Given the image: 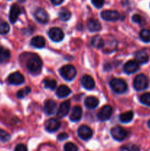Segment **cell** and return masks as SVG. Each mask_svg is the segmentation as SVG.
<instances>
[{"mask_svg": "<svg viewBox=\"0 0 150 151\" xmlns=\"http://www.w3.org/2000/svg\"><path fill=\"white\" fill-rule=\"evenodd\" d=\"M139 69V64L135 60H129L124 65V72L126 74L130 75V74L135 73V72Z\"/></svg>", "mask_w": 150, "mask_h": 151, "instance_id": "cell-12", "label": "cell"}, {"mask_svg": "<svg viewBox=\"0 0 150 151\" xmlns=\"http://www.w3.org/2000/svg\"><path fill=\"white\" fill-rule=\"evenodd\" d=\"M147 125H148V127L150 128V120L148 121V122H147Z\"/></svg>", "mask_w": 150, "mask_h": 151, "instance_id": "cell-41", "label": "cell"}, {"mask_svg": "<svg viewBox=\"0 0 150 151\" xmlns=\"http://www.w3.org/2000/svg\"><path fill=\"white\" fill-rule=\"evenodd\" d=\"M10 139V135L4 130L0 129V141L2 142H6Z\"/></svg>", "mask_w": 150, "mask_h": 151, "instance_id": "cell-34", "label": "cell"}, {"mask_svg": "<svg viewBox=\"0 0 150 151\" xmlns=\"http://www.w3.org/2000/svg\"><path fill=\"white\" fill-rule=\"evenodd\" d=\"M10 57V52L7 49L0 46V63L8 60Z\"/></svg>", "mask_w": 150, "mask_h": 151, "instance_id": "cell-26", "label": "cell"}, {"mask_svg": "<svg viewBox=\"0 0 150 151\" xmlns=\"http://www.w3.org/2000/svg\"><path fill=\"white\" fill-rule=\"evenodd\" d=\"M50 1L54 5H60L63 2L64 0H50Z\"/></svg>", "mask_w": 150, "mask_h": 151, "instance_id": "cell-40", "label": "cell"}, {"mask_svg": "<svg viewBox=\"0 0 150 151\" xmlns=\"http://www.w3.org/2000/svg\"><path fill=\"white\" fill-rule=\"evenodd\" d=\"M69 110H70V101L67 100L60 104L58 110L57 112V116L60 119L64 117L69 114Z\"/></svg>", "mask_w": 150, "mask_h": 151, "instance_id": "cell-16", "label": "cell"}, {"mask_svg": "<svg viewBox=\"0 0 150 151\" xmlns=\"http://www.w3.org/2000/svg\"><path fill=\"white\" fill-rule=\"evenodd\" d=\"M68 138H69V135H68L66 133H61V134H59L58 137H57V140L60 142H62L67 139Z\"/></svg>", "mask_w": 150, "mask_h": 151, "instance_id": "cell-38", "label": "cell"}, {"mask_svg": "<svg viewBox=\"0 0 150 151\" xmlns=\"http://www.w3.org/2000/svg\"><path fill=\"white\" fill-rule=\"evenodd\" d=\"M91 44L94 48L99 49L104 46V41L100 35H95L91 38Z\"/></svg>", "mask_w": 150, "mask_h": 151, "instance_id": "cell-24", "label": "cell"}, {"mask_svg": "<svg viewBox=\"0 0 150 151\" xmlns=\"http://www.w3.org/2000/svg\"><path fill=\"white\" fill-rule=\"evenodd\" d=\"M60 122L56 119H49L45 122V128L48 132L53 133L60 128Z\"/></svg>", "mask_w": 150, "mask_h": 151, "instance_id": "cell-13", "label": "cell"}, {"mask_svg": "<svg viewBox=\"0 0 150 151\" xmlns=\"http://www.w3.org/2000/svg\"><path fill=\"white\" fill-rule=\"evenodd\" d=\"M60 74L66 81H71L76 77V70L72 65H66L60 69Z\"/></svg>", "mask_w": 150, "mask_h": 151, "instance_id": "cell-3", "label": "cell"}, {"mask_svg": "<svg viewBox=\"0 0 150 151\" xmlns=\"http://www.w3.org/2000/svg\"><path fill=\"white\" fill-rule=\"evenodd\" d=\"M30 44L35 48H44L46 45L45 38L42 36H39V35L35 36L31 40Z\"/></svg>", "mask_w": 150, "mask_h": 151, "instance_id": "cell-21", "label": "cell"}, {"mask_svg": "<svg viewBox=\"0 0 150 151\" xmlns=\"http://www.w3.org/2000/svg\"><path fill=\"white\" fill-rule=\"evenodd\" d=\"M135 61L138 64H145L149 61V55L144 50H140L135 53Z\"/></svg>", "mask_w": 150, "mask_h": 151, "instance_id": "cell-19", "label": "cell"}, {"mask_svg": "<svg viewBox=\"0 0 150 151\" xmlns=\"http://www.w3.org/2000/svg\"><path fill=\"white\" fill-rule=\"evenodd\" d=\"M113 114V108L110 106L106 105L103 106L97 114V117L100 121L108 120Z\"/></svg>", "mask_w": 150, "mask_h": 151, "instance_id": "cell-8", "label": "cell"}, {"mask_svg": "<svg viewBox=\"0 0 150 151\" xmlns=\"http://www.w3.org/2000/svg\"><path fill=\"white\" fill-rule=\"evenodd\" d=\"M44 86L46 88L54 90L57 87V83L54 80L52 79H46L44 81Z\"/></svg>", "mask_w": 150, "mask_h": 151, "instance_id": "cell-29", "label": "cell"}, {"mask_svg": "<svg viewBox=\"0 0 150 151\" xmlns=\"http://www.w3.org/2000/svg\"><path fill=\"white\" fill-rule=\"evenodd\" d=\"M132 22H135V23H137V24H141V22H142V17H141L140 15L138 14H135L132 16Z\"/></svg>", "mask_w": 150, "mask_h": 151, "instance_id": "cell-37", "label": "cell"}, {"mask_svg": "<svg viewBox=\"0 0 150 151\" xmlns=\"http://www.w3.org/2000/svg\"><path fill=\"white\" fill-rule=\"evenodd\" d=\"M26 66L29 72L33 75H38L42 68V60L37 55H31L26 62Z\"/></svg>", "mask_w": 150, "mask_h": 151, "instance_id": "cell-1", "label": "cell"}, {"mask_svg": "<svg viewBox=\"0 0 150 151\" xmlns=\"http://www.w3.org/2000/svg\"><path fill=\"white\" fill-rule=\"evenodd\" d=\"M21 13V8L17 4H13L11 6L9 13V20L12 24L16 23Z\"/></svg>", "mask_w": 150, "mask_h": 151, "instance_id": "cell-14", "label": "cell"}, {"mask_svg": "<svg viewBox=\"0 0 150 151\" xmlns=\"http://www.w3.org/2000/svg\"><path fill=\"white\" fill-rule=\"evenodd\" d=\"M110 88L116 94H124L127 91V84L124 80L121 78H113L110 82Z\"/></svg>", "mask_w": 150, "mask_h": 151, "instance_id": "cell-2", "label": "cell"}, {"mask_svg": "<svg viewBox=\"0 0 150 151\" xmlns=\"http://www.w3.org/2000/svg\"><path fill=\"white\" fill-rule=\"evenodd\" d=\"M140 101L145 106H150V93H144L140 97Z\"/></svg>", "mask_w": 150, "mask_h": 151, "instance_id": "cell-32", "label": "cell"}, {"mask_svg": "<svg viewBox=\"0 0 150 151\" xmlns=\"http://www.w3.org/2000/svg\"><path fill=\"white\" fill-rule=\"evenodd\" d=\"M34 16H35V19L41 24H46L49 19L48 13L41 7H38L35 10V13H34Z\"/></svg>", "mask_w": 150, "mask_h": 151, "instance_id": "cell-9", "label": "cell"}, {"mask_svg": "<svg viewBox=\"0 0 150 151\" xmlns=\"http://www.w3.org/2000/svg\"><path fill=\"white\" fill-rule=\"evenodd\" d=\"M14 151H27V148L24 144H19L15 147Z\"/></svg>", "mask_w": 150, "mask_h": 151, "instance_id": "cell-39", "label": "cell"}, {"mask_svg": "<svg viewBox=\"0 0 150 151\" xmlns=\"http://www.w3.org/2000/svg\"><path fill=\"white\" fill-rule=\"evenodd\" d=\"M101 17L107 22H116L120 19V13L116 10H104L101 13Z\"/></svg>", "mask_w": 150, "mask_h": 151, "instance_id": "cell-7", "label": "cell"}, {"mask_svg": "<svg viewBox=\"0 0 150 151\" xmlns=\"http://www.w3.org/2000/svg\"><path fill=\"white\" fill-rule=\"evenodd\" d=\"M110 134L115 140L119 142L123 141L128 135L127 131L121 126L113 127L110 131Z\"/></svg>", "mask_w": 150, "mask_h": 151, "instance_id": "cell-5", "label": "cell"}, {"mask_svg": "<svg viewBox=\"0 0 150 151\" xmlns=\"http://www.w3.org/2000/svg\"><path fill=\"white\" fill-rule=\"evenodd\" d=\"M44 112L47 115H52L57 111V103L53 100H47L44 103Z\"/></svg>", "mask_w": 150, "mask_h": 151, "instance_id": "cell-15", "label": "cell"}, {"mask_svg": "<svg viewBox=\"0 0 150 151\" xmlns=\"http://www.w3.org/2000/svg\"><path fill=\"white\" fill-rule=\"evenodd\" d=\"M120 151H140V148L138 146L135 145H125L121 147Z\"/></svg>", "mask_w": 150, "mask_h": 151, "instance_id": "cell-33", "label": "cell"}, {"mask_svg": "<svg viewBox=\"0 0 150 151\" xmlns=\"http://www.w3.org/2000/svg\"><path fill=\"white\" fill-rule=\"evenodd\" d=\"M141 41L145 43L150 42V29H144L141 31L139 34Z\"/></svg>", "mask_w": 150, "mask_h": 151, "instance_id": "cell-28", "label": "cell"}, {"mask_svg": "<svg viewBox=\"0 0 150 151\" xmlns=\"http://www.w3.org/2000/svg\"><path fill=\"white\" fill-rule=\"evenodd\" d=\"M87 27H88V30L91 32H98V31L101 30V25L97 19H90L87 22Z\"/></svg>", "mask_w": 150, "mask_h": 151, "instance_id": "cell-18", "label": "cell"}, {"mask_svg": "<svg viewBox=\"0 0 150 151\" xmlns=\"http://www.w3.org/2000/svg\"><path fill=\"white\" fill-rule=\"evenodd\" d=\"M93 5L96 8H101L104 4V0H91Z\"/></svg>", "mask_w": 150, "mask_h": 151, "instance_id": "cell-36", "label": "cell"}, {"mask_svg": "<svg viewBox=\"0 0 150 151\" xmlns=\"http://www.w3.org/2000/svg\"><path fill=\"white\" fill-rule=\"evenodd\" d=\"M77 132L79 138L82 139V140H85V141L90 139L93 136L92 130L91 129L90 127L85 125H81L78 129Z\"/></svg>", "mask_w": 150, "mask_h": 151, "instance_id": "cell-10", "label": "cell"}, {"mask_svg": "<svg viewBox=\"0 0 150 151\" xmlns=\"http://www.w3.org/2000/svg\"><path fill=\"white\" fill-rule=\"evenodd\" d=\"M31 91V88L29 87H25L23 89H21L16 93V97H18L19 99H23L26 97V95L30 93Z\"/></svg>", "mask_w": 150, "mask_h": 151, "instance_id": "cell-30", "label": "cell"}, {"mask_svg": "<svg viewBox=\"0 0 150 151\" xmlns=\"http://www.w3.org/2000/svg\"><path fill=\"white\" fill-rule=\"evenodd\" d=\"M10 31V26L6 22L0 20V34L5 35Z\"/></svg>", "mask_w": 150, "mask_h": 151, "instance_id": "cell-31", "label": "cell"}, {"mask_svg": "<svg viewBox=\"0 0 150 151\" xmlns=\"http://www.w3.org/2000/svg\"><path fill=\"white\" fill-rule=\"evenodd\" d=\"M134 114L132 111H127L125 113L121 114L119 116V120L122 123H128V122H131L133 119Z\"/></svg>", "mask_w": 150, "mask_h": 151, "instance_id": "cell-25", "label": "cell"}, {"mask_svg": "<svg viewBox=\"0 0 150 151\" xmlns=\"http://www.w3.org/2000/svg\"><path fill=\"white\" fill-rule=\"evenodd\" d=\"M64 151H78V147L72 142H68L64 145Z\"/></svg>", "mask_w": 150, "mask_h": 151, "instance_id": "cell-35", "label": "cell"}, {"mask_svg": "<svg viewBox=\"0 0 150 151\" xmlns=\"http://www.w3.org/2000/svg\"><path fill=\"white\" fill-rule=\"evenodd\" d=\"M71 93V90L66 85H61L57 88L56 94L60 98H65Z\"/></svg>", "mask_w": 150, "mask_h": 151, "instance_id": "cell-23", "label": "cell"}, {"mask_svg": "<svg viewBox=\"0 0 150 151\" xmlns=\"http://www.w3.org/2000/svg\"><path fill=\"white\" fill-rule=\"evenodd\" d=\"M84 103H85V106L86 108H88L89 109H96L98 106L99 101V100L96 97L90 96V97H88L85 98Z\"/></svg>", "mask_w": 150, "mask_h": 151, "instance_id": "cell-22", "label": "cell"}, {"mask_svg": "<svg viewBox=\"0 0 150 151\" xmlns=\"http://www.w3.org/2000/svg\"><path fill=\"white\" fill-rule=\"evenodd\" d=\"M149 85V81L146 76L144 74H140L137 75L133 81V86L136 91H143L147 88Z\"/></svg>", "mask_w": 150, "mask_h": 151, "instance_id": "cell-4", "label": "cell"}, {"mask_svg": "<svg viewBox=\"0 0 150 151\" xmlns=\"http://www.w3.org/2000/svg\"><path fill=\"white\" fill-rule=\"evenodd\" d=\"M82 111L80 106H76L72 109L70 114V119L72 122H78L82 117Z\"/></svg>", "mask_w": 150, "mask_h": 151, "instance_id": "cell-20", "label": "cell"}, {"mask_svg": "<svg viewBox=\"0 0 150 151\" xmlns=\"http://www.w3.org/2000/svg\"><path fill=\"white\" fill-rule=\"evenodd\" d=\"M58 16L60 20L63 21V22H66V21L70 19L71 16V13L67 9L63 8L60 10V12L58 13Z\"/></svg>", "mask_w": 150, "mask_h": 151, "instance_id": "cell-27", "label": "cell"}, {"mask_svg": "<svg viewBox=\"0 0 150 151\" xmlns=\"http://www.w3.org/2000/svg\"><path fill=\"white\" fill-rule=\"evenodd\" d=\"M81 83L82 86L88 90H91L95 87V82L93 78H91L90 75H84L81 78Z\"/></svg>", "mask_w": 150, "mask_h": 151, "instance_id": "cell-17", "label": "cell"}, {"mask_svg": "<svg viewBox=\"0 0 150 151\" xmlns=\"http://www.w3.org/2000/svg\"><path fill=\"white\" fill-rule=\"evenodd\" d=\"M7 81L12 85H21L24 82V77L20 72H16L9 75Z\"/></svg>", "mask_w": 150, "mask_h": 151, "instance_id": "cell-11", "label": "cell"}, {"mask_svg": "<svg viewBox=\"0 0 150 151\" xmlns=\"http://www.w3.org/2000/svg\"><path fill=\"white\" fill-rule=\"evenodd\" d=\"M49 37L54 42H60L64 38V32L58 27H52L49 31Z\"/></svg>", "mask_w": 150, "mask_h": 151, "instance_id": "cell-6", "label": "cell"}]
</instances>
